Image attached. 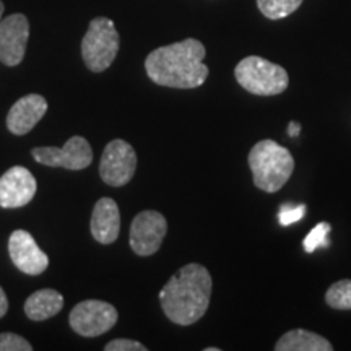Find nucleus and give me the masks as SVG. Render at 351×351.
I'll use <instances>...</instances> for the list:
<instances>
[{
	"mask_svg": "<svg viewBox=\"0 0 351 351\" xmlns=\"http://www.w3.org/2000/svg\"><path fill=\"white\" fill-rule=\"evenodd\" d=\"M205 54L204 44L189 38L152 51L145 59V70L156 85L192 90L204 85L208 78L210 70L204 64Z\"/></svg>",
	"mask_w": 351,
	"mask_h": 351,
	"instance_id": "1",
	"label": "nucleus"
},
{
	"mask_svg": "<svg viewBox=\"0 0 351 351\" xmlns=\"http://www.w3.org/2000/svg\"><path fill=\"white\" fill-rule=\"evenodd\" d=\"M306 213V205H296V207H291V205H283L282 208H280V215H278V219H280V225L282 226H288L291 225V223L298 221V219H301L304 217Z\"/></svg>",
	"mask_w": 351,
	"mask_h": 351,
	"instance_id": "21",
	"label": "nucleus"
},
{
	"mask_svg": "<svg viewBox=\"0 0 351 351\" xmlns=\"http://www.w3.org/2000/svg\"><path fill=\"white\" fill-rule=\"evenodd\" d=\"M288 132H289V135H291V137H298V135H300V132H301V127H300V124H298V122H291V124H289V127H288Z\"/></svg>",
	"mask_w": 351,
	"mask_h": 351,
	"instance_id": "24",
	"label": "nucleus"
},
{
	"mask_svg": "<svg viewBox=\"0 0 351 351\" xmlns=\"http://www.w3.org/2000/svg\"><path fill=\"white\" fill-rule=\"evenodd\" d=\"M47 101L41 95H26L13 104L7 114V129L13 135H26L43 119Z\"/></svg>",
	"mask_w": 351,
	"mask_h": 351,
	"instance_id": "13",
	"label": "nucleus"
},
{
	"mask_svg": "<svg viewBox=\"0 0 351 351\" xmlns=\"http://www.w3.org/2000/svg\"><path fill=\"white\" fill-rule=\"evenodd\" d=\"M301 3L302 0H257L258 10L269 20L287 19L301 7Z\"/></svg>",
	"mask_w": 351,
	"mask_h": 351,
	"instance_id": "17",
	"label": "nucleus"
},
{
	"mask_svg": "<svg viewBox=\"0 0 351 351\" xmlns=\"http://www.w3.org/2000/svg\"><path fill=\"white\" fill-rule=\"evenodd\" d=\"M247 161L254 184L267 194L278 192L295 171V158L289 150L269 138L254 145Z\"/></svg>",
	"mask_w": 351,
	"mask_h": 351,
	"instance_id": "3",
	"label": "nucleus"
},
{
	"mask_svg": "<svg viewBox=\"0 0 351 351\" xmlns=\"http://www.w3.org/2000/svg\"><path fill=\"white\" fill-rule=\"evenodd\" d=\"M29 38V21L23 13H13L0 20V62L15 67L25 59Z\"/></svg>",
	"mask_w": 351,
	"mask_h": 351,
	"instance_id": "10",
	"label": "nucleus"
},
{
	"mask_svg": "<svg viewBox=\"0 0 351 351\" xmlns=\"http://www.w3.org/2000/svg\"><path fill=\"white\" fill-rule=\"evenodd\" d=\"M137 169V153L125 140L116 138L104 148L99 163L101 179L112 187L129 184Z\"/></svg>",
	"mask_w": 351,
	"mask_h": 351,
	"instance_id": "7",
	"label": "nucleus"
},
{
	"mask_svg": "<svg viewBox=\"0 0 351 351\" xmlns=\"http://www.w3.org/2000/svg\"><path fill=\"white\" fill-rule=\"evenodd\" d=\"M116 307L106 301L86 300L78 302L69 315L70 327L82 337H99L116 326Z\"/></svg>",
	"mask_w": 351,
	"mask_h": 351,
	"instance_id": "6",
	"label": "nucleus"
},
{
	"mask_svg": "<svg viewBox=\"0 0 351 351\" xmlns=\"http://www.w3.org/2000/svg\"><path fill=\"white\" fill-rule=\"evenodd\" d=\"M8 254L12 262L26 275H41L49 267V257L44 254L28 231L16 230L8 239Z\"/></svg>",
	"mask_w": 351,
	"mask_h": 351,
	"instance_id": "11",
	"label": "nucleus"
},
{
	"mask_svg": "<svg viewBox=\"0 0 351 351\" xmlns=\"http://www.w3.org/2000/svg\"><path fill=\"white\" fill-rule=\"evenodd\" d=\"M36 179L25 166H13L0 178V207L20 208L28 205L36 194Z\"/></svg>",
	"mask_w": 351,
	"mask_h": 351,
	"instance_id": "12",
	"label": "nucleus"
},
{
	"mask_svg": "<svg viewBox=\"0 0 351 351\" xmlns=\"http://www.w3.org/2000/svg\"><path fill=\"white\" fill-rule=\"evenodd\" d=\"M212 275L200 263H187L160 291L161 309L171 322L192 326L207 313L212 298Z\"/></svg>",
	"mask_w": 351,
	"mask_h": 351,
	"instance_id": "2",
	"label": "nucleus"
},
{
	"mask_svg": "<svg viewBox=\"0 0 351 351\" xmlns=\"http://www.w3.org/2000/svg\"><path fill=\"white\" fill-rule=\"evenodd\" d=\"M330 230H332L330 223L327 221L319 223L317 226L313 228V231H311L304 239V251L313 254L315 249L320 247V245H326L327 236L328 232H330Z\"/></svg>",
	"mask_w": 351,
	"mask_h": 351,
	"instance_id": "19",
	"label": "nucleus"
},
{
	"mask_svg": "<svg viewBox=\"0 0 351 351\" xmlns=\"http://www.w3.org/2000/svg\"><path fill=\"white\" fill-rule=\"evenodd\" d=\"M3 10H5V7H3V2H2V0H0V20H2Z\"/></svg>",
	"mask_w": 351,
	"mask_h": 351,
	"instance_id": "25",
	"label": "nucleus"
},
{
	"mask_svg": "<svg viewBox=\"0 0 351 351\" xmlns=\"http://www.w3.org/2000/svg\"><path fill=\"white\" fill-rule=\"evenodd\" d=\"M234 77L247 93L257 96L282 95L289 85L288 72L282 65L258 56H247L236 65Z\"/></svg>",
	"mask_w": 351,
	"mask_h": 351,
	"instance_id": "4",
	"label": "nucleus"
},
{
	"mask_svg": "<svg viewBox=\"0 0 351 351\" xmlns=\"http://www.w3.org/2000/svg\"><path fill=\"white\" fill-rule=\"evenodd\" d=\"M205 351H219V348H205Z\"/></svg>",
	"mask_w": 351,
	"mask_h": 351,
	"instance_id": "26",
	"label": "nucleus"
},
{
	"mask_svg": "<svg viewBox=\"0 0 351 351\" xmlns=\"http://www.w3.org/2000/svg\"><path fill=\"white\" fill-rule=\"evenodd\" d=\"M168 232V221L160 212L145 210L134 218L130 226L129 243L132 251L140 257H148L158 252Z\"/></svg>",
	"mask_w": 351,
	"mask_h": 351,
	"instance_id": "9",
	"label": "nucleus"
},
{
	"mask_svg": "<svg viewBox=\"0 0 351 351\" xmlns=\"http://www.w3.org/2000/svg\"><path fill=\"white\" fill-rule=\"evenodd\" d=\"M326 302L332 309L351 311V280H340L330 285L326 293Z\"/></svg>",
	"mask_w": 351,
	"mask_h": 351,
	"instance_id": "18",
	"label": "nucleus"
},
{
	"mask_svg": "<svg viewBox=\"0 0 351 351\" xmlns=\"http://www.w3.org/2000/svg\"><path fill=\"white\" fill-rule=\"evenodd\" d=\"M7 311H8V300H7L5 291H3V288L0 287V319L7 314Z\"/></svg>",
	"mask_w": 351,
	"mask_h": 351,
	"instance_id": "23",
	"label": "nucleus"
},
{
	"mask_svg": "<svg viewBox=\"0 0 351 351\" xmlns=\"http://www.w3.org/2000/svg\"><path fill=\"white\" fill-rule=\"evenodd\" d=\"M104 350L106 351H147L148 348L140 343V341L129 340V339H116L109 341V343L104 346Z\"/></svg>",
	"mask_w": 351,
	"mask_h": 351,
	"instance_id": "22",
	"label": "nucleus"
},
{
	"mask_svg": "<svg viewBox=\"0 0 351 351\" xmlns=\"http://www.w3.org/2000/svg\"><path fill=\"white\" fill-rule=\"evenodd\" d=\"M333 346L326 337L315 332L296 328L289 330L275 343V351H332Z\"/></svg>",
	"mask_w": 351,
	"mask_h": 351,
	"instance_id": "16",
	"label": "nucleus"
},
{
	"mask_svg": "<svg viewBox=\"0 0 351 351\" xmlns=\"http://www.w3.org/2000/svg\"><path fill=\"white\" fill-rule=\"evenodd\" d=\"M32 156L38 163L51 168H65L70 171L85 169L93 161V150L90 143L80 135L70 137L62 148L36 147L32 150Z\"/></svg>",
	"mask_w": 351,
	"mask_h": 351,
	"instance_id": "8",
	"label": "nucleus"
},
{
	"mask_svg": "<svg viewBox=\"0 0 351 351\" xmlns=\"http://www.w3.org/2000/svg\"><path fill=\"white\" fill-rule=\"evenodd\" d=\"M119 52V33L112 20L96 16L90 21L82 41L83 62L91 72L99 73L111 67Z\"/></svg>",
	"mask_w": 351,
	"mask_h": 351,
	"instance_id": "5",
	"label": "nucleus"
},
{
	"mask_svg": "<svg viewBox=\"0 0 351 351\" xmlns=\"http://www.w3.org/2000/svg\"><path fill=\"white\" fill-rule=\"evenodd\" d=\"M33 346L29 345L28 340L16 333L7 332L0 333V351H32Z\"/></svg>",
	"mask_w": 351,
	"mask_h": 351,
	"instance_id": "20",
	"label": "nucleus"
},
{
	"mask_svg": "<svg viewBox=\"0 0 351 351\" xmlns=\"http://www.w3.org/2000/svg\"><path fill=\"white\" fill-rule=\"evenodd\" d=\"M64 307V296L59 291L51 288H44L34 291L28 300L25 301L26 317L41 322V320L54 317Z\"/></svg>",
	"mask_w": 351,
	"mask_h": 351,
	"instance_id": "15",
	"label": "nucleus"
},
{
	"mask_svg": "<svg viewBox=\"0 0 351 351\" xmlns=\"http://www.w3.org/2000/svg\"><path fill=\"white\" fill-rule=\"evenodd\" d=\"M91 234L101 244H112L119 238L121 213L111 197H103L96 202L91 215Z\"/></svg>",
	"mask_w": 351,
	"mask_h": 351,
	"instance_id": "14",
	"label": "nucleus"
}]
</instances>
